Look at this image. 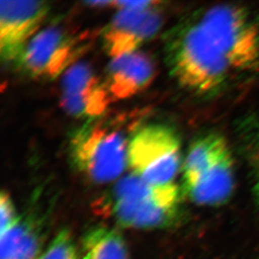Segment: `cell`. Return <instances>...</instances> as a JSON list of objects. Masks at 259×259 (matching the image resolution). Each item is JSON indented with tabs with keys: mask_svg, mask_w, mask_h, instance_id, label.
<instances>
[{
	"mask_svg": "<svg viewBox=\"0 0 259 259\" xmlns=\"http://www.w3.org/2000/svg\"><path fill=\"white\" fill-rule=\"evenodd\" d=\"M0 259H41V232L31 218H20L16 224L1 234Z\"/></svg>",
	"mask_w": 259,
	"mask_h": 259,
	"instance_id": "obj_12",
	"label": "cell"
},
{
	"mask_svg": "<svg viewBox=\"0 0 259 259\" xmlns=\"http://www.w3.org/2000/svg\"><path fill=\"white\" fill-rule=\"evenodd\" d=\"M234 187V161L228 144L185 194L199 205H218L228 201Z\"/></svg>",
	"mask_w": 259,
	"mask_h": 259,
	"instance_id": "obj_11",
	"label": "cell"
},
{
	"mask_svg": "<svg viewBox=\"0 0 259 259\" xmlns=\"http://www.w3.org/2000/svg\"><path fill=\"white\" fill-rule=\"evenodd\" d=\"M228 144L225 138L217 133L201 135L191 143L181 169L183 174L184 193L198 181Z\"/></svg>",
	"mask_w": 259,
	"mask_h": 259,
	"instance_id": "obj_13",
	"label": "cell"
},
{
	"mask_svg": "<svg viewBox=\"0 0 259 259\" xmlns=\"http://www.w3.org/2000/svg\"><path fill=\"white\" fill-rule=\"evenodd\" d=\"M155 67L149 56L135 52L114 57L104 81L112 100L131 98L142 92L154 80Z\"/></svg>",
	"mask_w": 259,
	"mask_h": 259,
	"instance_id": "obj_10",
	"label": "cell"
},
{
	"mask_svg": "<svg viewBox=\"0 0 259 259\" xmlns=\"http://www.w3.org/2000/svg\"><path fill=\"white\" fill-rule=\"evenodd\" d=\"M41 259H79L71 232L67 229L60 231L42 255Z\"/></svg>",
	"mask_w": 259,
	"mask_h": 259,
	"instance_id": "obj_15",
	"label": "cell"
},
{
	"mask_svg": "<svg viewBox=\"0 0 259 259\" xmlns=\"http://www.w3.org/2000/svg\"><path fill=\"white\" fill-rule=\"evenodd\" d=\"M181 195L174 182L154 185L132 174L116 184L108 197V207L122 227L163 228L176 219Z\"/></svg>",
	"mask_w": 259,
	"mask_h": 259,
	"instance_id": "obj_2",
	"label": "cell"
},
{
	"mask_svg": "<svg viewBox=\"0 0 259 259\" xmlns=\"http://www.w3.org/2000/svg\"><path fill=\"white\" fill-rule=\"evenodd\" d=\"M0 6L1 58L6 62L16 61L51 6L46 1H1Z\"/></svg>",
	"mask_w": 259,
	"mask_h": 259,
	"instance_id": "obj_7",
	"label": "cell"
},
{
	"mask_svg": "<svg viewBox=\"0 0 259 259\" xmlns=\"http://www.w3.org/2000/svg\"><path fill=\"white\" fill-rule=\"evenodd\" d=\"M112 101L104 82L84 62H76L64 73L61 106L70 115L96 118L105 113Z\"/></svg>",
	"mask_w": 259,
	"mask_h": 259,
	"instance_id": "obj_9",
	"label": "cell"
},
{
	"mask_svg": "<svg viewBox=\"0 0 259 259\" xmlns=\"http://www.w3.org/2000/svg\"><path fill=\"white\" fill-rule=\"evenodd\" d=\"M127 160L133 174L144 181L154 185L173 183L184 161L178 134L168 125H144L128 141Z\"/></svg>",
	"mask_w": 259,
	"mask_h": 259,
	"instance_id": "obj_5",
	"label": "cell"
},
{
	"mask_svg": "<svg viewBox=\"0 0 259 259\" xmlns=\"http://www.w3.org/2000/svg\"><path fill=\"white\" fill-rule=\"evenodd\" d=\"M164 52L170 73L186 90L211 97L228 84L232 67L197 18L166 34Z\"/></svg>",
	"mask_w": 259,
	"mask_h": 259,
	"instance_id": "obj_1",
	"label": "cell"
},
{
	"mask_svg": "<svg viewBox=\"0 0 259 259\" xmlns=\"http://www.w3.org/2000/svg\"><path fill=\"white\" fill-rule=\"evenodd\" d=\"M197 19L232 71H259V25L246 8L221 4Z\"/></svg>",
	"mask_w": 259,
	"mask_h": 259,
	"instance_id": "obj_3",
	"label": "cell"
},
{
	"mask_svg": "<svg viewBox=\"0 0 259 259\" xmlns=\"http://www.w3.org/2000/svg\"><path fill=\"white\" fill-rule=\"evenodd\" d=\"M0 212H1V234L9 230L19 222L20 218L17 215L15 205L10 195L3 191L0 195Z\"/></svg>",
	"mask_w": 259,
	"mask_h": 259,
	"instance_id": "obj_17",
	"label": "cell"
},
{
	"mask_svg": "<svg viewBox=\"0 0 259 259\" xmlns=\"http://www.w3.org/2000/svg\"><path fill=\"white\" fill-rule=\"evenodd\" d=\"M88 47V38L52 25L34 34L16 60L20 71L39 80L66 72Z\"/></svg>",
	"mask_w": 259,
	"mask_h": 259,
	"instance_id": "obj_6",
	"label": "cell"
},
{
	"mask_svg": "<svg viewBox=\"0 0 259 259\" xmlns=\"http://www.w3.org/2000/svg\"><path fill=\"white\" fill-rule=\"evenodd\" d=\"M244 140L245 154L252 168L254 184L253 195L259 205V122L252 125Z\"/></svg>",
	"mask_w": 259,
	"mask_h": 259,
	"instance_id": "obj_16",
	"label": "cell"
},
{
	"mask_svg": "<svg viewBox=\"0 0 259 259\" xmlns=\"http://www.w3.org/2000/svg\"><path fill=\"white\" fill-rule=\"evenodd\" d=\"M81 259H130L127 243L114 228L97 226L84 235Z\"/></svg>",
	"mask_w": 259,
	"mask_h": 259,
	"instance_id": "obj_14",
	"label": "cell"
},
{
	"mask_svg": "<svg viewBox=\"0 0 259 259\" xmlns=\"http://www.w3.org/2000/svg\"><path fill=\"white\" fill-rule=\"evenodd\" d=\"M127 141L117 127L104 122H88L74 133L70 159L80 173L96 183L114 181L128 166Z\"/></svg>",
	"mask_w": 259,
	"mask_h": 259,
	"instance_id": "obj_4",
	"label": "cell"
},
{
	"mask_svg": "<svg viewBox=\"0 0 259 259\" xmlns=\"http://www.w3.org/2000/svg\"><path fill=\"white\" fill-rule=\"evenodd\" d=\"M161 5L159 1H111L110 7L118 8L119 10H144Z\"/></svg>",
	"mask_w": 259,
	"mask_h": 259,
	"instance_id": "obj_18",
	"label": "cell"
},
{
	"mask_svg": "<svg viewBox=\"0 0 259 259\" xmlns=\"http://www.w3.org/2000/svg\"><path fill=\"white\" fill-rule=\"evenodd\" d=\"M159 5L144 10H119L102 34L107 54L114 58L137 52L154 38L163 23Z\"/></svg>",
	"mask_w": 259,
	"mask_h": 259,
	"instance_id": "obj_8",
	"label": "cell"
}]
</instances>
